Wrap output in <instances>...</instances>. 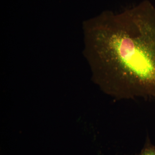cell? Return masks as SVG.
<instances>
[{"instance_id":"obj_1","label":"cell","mask_w":155,"mask_h":155,"mask_svg":"<svg viewBox=\"0 0 155 155\" xmlns=\"http://www.w3.org/2000/svg\"><path fill=\"white\" fill-rule=\"evenodd\" d=\"M84 55L96 82L116 100L155 98V7L145 0L83 24Z\"/></svg>"},{"instance_id":"obj_2","label":"cell","mask_w":155,"mask_h":155,"mask_svg":"<svg viewBox=\"0 0 155 155\" xmlns=\"http://www.w3.org/2000/svg\"><path fill=\"white\" fill-rule=\"evenodd\" d=\"M134 155H155V146L151 142L149 136H147L145 143L140 152Z\"/></svg>"}]
</instances>
